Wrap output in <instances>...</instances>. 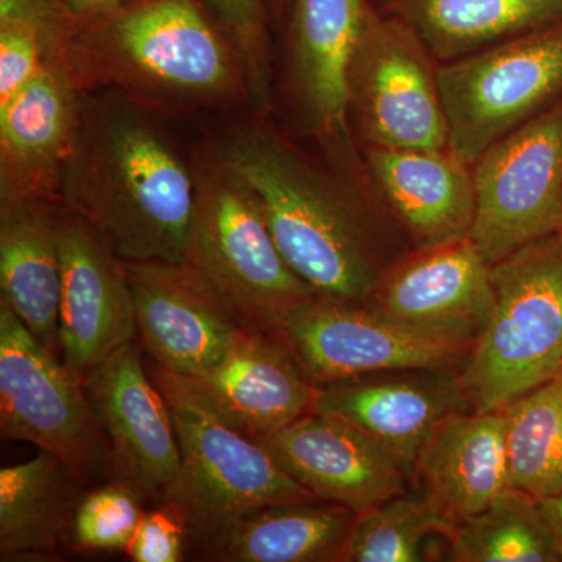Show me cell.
Masks as SVG:
<instances>
[{"label": "cell", "mask_w": 562, "mask_h": 562, "mask_svg": "<svg viewBox=\"0 0 562 562\" xmlns=\"http://www.w3.org/2000/svg\"><path fill=\"white\" fill-rule=\"evenodd\" d=\"M449 527L422 492H405L357 514L341 562H419L435 535L449 536Z\"/></svg>", "instance_id": "f546056e"}, {"label": "cell", "mask_w": 562, "mask_h": 562, "mask_svg": "<svg viewBox=\"0 0 562 562\" xmlns=\"http://www.w3.org/2000/svg\"><path fill=\"white\" fill-rule=\"evenodd\" d=\"M449 149L473 166L562 95V24L465 55L436 72Z\"/></svg>", "instance_id": "52a82bcc"}, {"label": "cell", "mask_w": 562, "mask_h": 562, "mask_svg": "<svg viewBox=\"0 0 562 562\" xmlns=\"http://www.w3.org/2000/svg\"><path fill=\"white\" fill-rule=\"evenodd\" d=\"M490 319L460 369L469 412H498L562 373V232L492 265Z\"/></svg>", "instance_id": "5b68a950"}, {"label": "cell", "mask_w": 562, "mask_h": 562, "mask_svg": "<svg viewBox=\"0 0 562 562\" xmlns=\"http://www.w3.org/2000/svg\"><path fill=\"white\" fill-rule=\"evenodd\" d=\"M471 239L495 265L562 232V95L476 160Z\"/></svg>", "instance_id": "9c48e42d"}, {"label": "cell", "mask_w": 562, "mask_h": 562, "mask_svg": "<svg viewBox=\"0 0 562 562\" xmlns=\"http://www.w3.org/2000/svg\"><path fill=\"white\" fill-rule=\"evenodd\" d=\"M158 114L116 90L81 92L58 201L122 261H187L195 177Z\"/></svg>", "instance_id": "6da1fadb"}, {"label": "cell", "mask_w": 562, "mask_h": 562, "mask_svg": "<svg viewBox=\"0 0 562 562\" xmlns=\"http://www.w3.org/2000/svg\"><path fill=\"white\" fill-rule=\"evenodd\" d=\"M69 63L81 92L116 90L157 114L250 102L238 52L195 0H144L85 22Z\"/></svg>", "instance_id": "7a4b0ae2"}, {"label": "cell", "mask_w": 562, "mask_h": 562, "mask_svg": "<svg viewBox=\"0 0 562 562\" xmlns=\"http://www.w3.org/2000/svg\"><path fill=\"white\" fill-rule=\"evenodd\" d=\"M66 7L79 24L109 16L125 5V0H65Z\"/></svg>", "instance_id": "836d02e7"}, {"label": "cell", "mask_w": 562, "mask_h": 562, "mask_svg": "<svg viewBox=\"0 0 562 562\" xmlns=\"http://www.w3.org/2000/svg\"><path fill=\"white\" fill-rule=\"evenodd\" d=\"M539 503H541V508L543 514H546L547 520L552 525L562 552V492L560 495H557V497Z\"/></svg>", "instance_id": "e575fe53"}, {"label": "cell", "mask_w": 562, "mask_h": 562, "mask_svg": "<svg viewBox=\"0 0 562 562\" xmlns=\"http://www.w3.org/2000/svg\"><path fill=\"white\" fill-rule=\"evenodd\" d=\"M60 202L0 201V301L60 351Z\"/></svg>", "instance_id": "7402d4cb"}, {"label": "cell", "mask_w": 562, "mask_h": 562, "mask_svg": "<svg viewBox=\"0 0 562 562\" xmlns=\"http://www.w3.org/2000/svg\"><path fill=\"white\" fill-rule=\"evenodd\" d=\"M124 268L140 342L162 371H210L250 330L188 262L124 261Z\"/></svg>", "instance_id": "8fae6325"}, {"label": "cell", "mask_w": 562, "mask_h": 562, "mask_svg": "<svg viewBox=\"0 0 562 562\" xmlns=\"http://www.w3.org/2000/svg\"><path fill=\"white\" fill-rule=\"evenodd\" d=\"M361 92L366 131L380 149L443 150L449 127L419 47L395 29L369 32L366 22Z\"/></svg>", "instance_id": "d6986e66"}, {"label": "cell", "mask_w": 562, "mask_h": 562, "mask_svg": "<svg viewBox=\"0 0 562 562\" xmlns=\"http://www.w3.org/2000/svg\"><path fill=\"white\" fill-rule=\"evenodd\" d=\"M150 375L168 398L180 443L179 472L161 501L184 513L199 549L254 509L316 498L257 439L216 419L157 369Z\"/></svg>", "instance_id": "8992f818"}, {"label": "cell", "mask_w": 562, "mask_h": 562, "mask_svg": "<svg viewBox=\"0 0 562 562\" xmlns=\"http://www.w3.org/2000/svg\"><path fill=\"white\" fill-rule=\"evenodd\" d=\"M412 480L452 530L482 513L509 487L502 409L446 417L417 454Z\"/></svg>", "instance_id": "ffe728a7"}, {"label": "cell", "mask_w": 562, "mask_h": 562, "mask_svg": "<svg viewBox=\"0 0 562 562\" xmlns=\"http://www.w3.org/2000/svg\"><path fill=\"white\" fill-rule=\"evenodd\" d=\"M79 25L65 0H0V102L49 58H69Z\"/></svg>", "instance_id": "f1b7e54d"}, {"label": "cell", "mask_w": 562, "mask_h": 562, "mask_svg": "<svg viewBox=\"0 0 562 562\" xmlns=\"http://www.w3.org/2000/svg\"><path fill=\"white\" fill-rule=\"evenodd\" d=\"M509 487L549 501L562 492V373L502 408Z\"/></svg>", "instance_id": "83f0119b"}, {"label": "cell", "mask_w": 562, "mask_h": 562, "mask_svg": "<svg viewBox=\"0 0 562 562\" xmlns=\"http://www.w3.org/2000/svg\"><path fill=\"white\" fill-rule=\"evenodd\" d=\"M87 475L40 450L0 471V561H57Z\"/></svg>", "instance_id": "cb8c5ba5"}, {"label": "cell", "mask_w": 562, "mask_h": 562, "mask_svg": "<svg viewBox=\"0 0 562 562\" xmlns=\"http://www.w3.org/2000/svg\"><path fill=\"white\" fill-rule=\"evenodd\" d=\"M190 541V524L184 513L173 503L161 501L155 508L144 509L124 553L133 562H180Z\"/></svg>", "instance_id": "d6a6232c"}, {"label": "cell", "mask_w": 562, "mask_h": 562, "mask_svg": "<svg viewBox=\"0 0 562 562\" xmlns=\"http://www.w3.org/2000/svg\"><path fill=\"white\" fill-rule=\"evenodd\" d=\"M81 91L69 58H49L0 102V201H58L80 121Z\"/></svg>", "instance_id": "e0dca14e"}, {"label": "cell", "mask_w": 562, "mask_h": 562, "mask_svg": "<svg viewBox=\"0 0 562 562\" xmlns=\"http://www.w3.org/2000/svg\"><path fill=\"white\" fill-rule=\"evenodd\" d=\"M0 436L29 442L70 468L114 475L109 438L83 380L0 301Z\"/></svg>", "instance_id": "ba28073f"}, {"label": "cell", "mask_w": 562, "mask_h": 562, "mask_svg": "<svg viewBox=\"0 0 562 562\" xmlns=\"http://www.w3.org/2000/svg\"><path fill=\"white\" fill-rule=\"evenodd\" d=\"M277 336L317 387L405 369L460 371L471 350L403 327L368 303L317 294L288 314Z\"/></svg>", "instance_id": "30bf717a"}, {"label": "cell", "mask_w": 562, "mask_h": 562, "mask_svg": "<svg viewBox=\"0 0 562 562\" xmlns=\"http://www.w3.org/2000/svg\"><path fill=\"white\" fill-rule=\"evenodd\" d=\"M416 21L430 49L453 58L505 36L562 24V0H419Z\"/></svg>", "instance_id": "484cf974"}, {"label": "cell", "mask_w": 562, "mask_h": 562, "mask_svg": "<svg viewBox=\"0 0 562 562\" xmlns=\"http://www.w3.org/2000/svg\"><path fill=\"white\" fill-rule=\"evenodd\" d=\"M136 341L83 375V386L109 438L114 475L160 502L180 468L171 406L143 364Z\"/></svg>", "instance_id": "7c38bea8"}, {"label": "cell", "mask_w": 562, "mask_h": 562, "mask_svg": "<svg viewBox=\"0 0 562 562\" xmlns=\"http://www.w3.org/2000/svg\"><path fill=\"white\" fill-rule=\"evenodd\" d=\"M216 150L257 192L292 271L317 295L371 299L391 268L360 202L258 122L233 128Z\"/></svg>", "instance_id": "3957f363"}, {"label": "cell", "mask_w": 562, "mask_h": 562, "mask_svg": "<svg viewBox=\"0 0 562 562\" xmlns=\"http://www.w3.org/2000/svg\"><path fill=\"white\" fill-rule=\"evenodd\" d=\"M61 360L85 373L135 341V302L124 261L79 214L61 205Z\"/></svg>", "instance_id": "5bb4252c"}, {"label": "cell", "mask_w": 562, "mask_h": 562, "mask_svg": "<svg viewBox=\"0 0 562 562\" xmlns=\"http://www.w3.org/2000/svg\"><path fill=\"white\" fill-rule=\"evenodd\" d=\"M457 412H469V405L453 369H405L317 387L313 409L360 428L409 476L431 432Z\"/></svg>", "instance_id": "ac0fdd59"}, {"label": "cell", "mask_w": 562, "mask_h": 562, "mask_svg": "<svg viewBox=\"0 0 562 562\" xmlns=\"http://www.w3.org/2000/svg\"><path fill=\"white\" fill-rule=\"evenodd\" d=\"M203 409L249 438H261L313 413L314 386L279 336L246 330L210 371L179 376L154 366Z\"/></svg>", "instance_id": "9a60e30c"}, {"label": "cell", "mask_w": 562, "mask_h": 562, "mask_svg": "<svg viewBox=\"0 0 562 562\" xmlns=\"http://www.w3.org/2000/svg\"><path fill=\"white\" fill-rule=\"evenodd\" d=\"M364 0H295L291 57L295 87L314 131L347 136L351 76L366 29Z\"/></svg>", "instance_id": "44dd1931"}, {"label": "cell", "mask_w": 562, "mask_h": 562, "mask_svg": "<svg viewBox=\"0 0 562 562\" xmlns=\"http://www.w3.org/2000/svg\"><path fill=\"white\" fill-rule=\"evenodd\" d=\"M257 441L319 501L357 514L408 492L412 476L379 442L349 422L310 413Z\"/></svg>", "instance_id": "2e32d148"}, {"label": "cell", "mask_w": 562, "mask_h": 562, "mask_svg": "<svg viewBox=\"0 0 562 562\" xmlns=\"http://www.w3.org/2000/svg\"><path fill=\"white\" fill-rule=\"evenodd\" d=\"M357 513L338 503H273L244 514L201 549L209 561L338 562Z\"/></svg>", "instance_id": "d4e9b609"}, {"label": "cell", "mask_w": 562, "mask_h": 562, "mask_svg": "<svg viewBox=\"0 0 562 562\" xmlns=\"http://www.w3.org/2000/svg\"><path fill=\"white\" fill-rule=\"evenodd\" d=\"M143 492L122 476L85 491L77 505L68 547L77 553L125 552L140 516Z\"/></svg>", "instance_id": "4dcf8cb0"}, {"label": "cell", "mask_w": 562, "mask_h": 562, "mask_svg": "<svg viewBox=\"0 0 562 562\" xmlns=\"http://www.w3.org/2000/svg\"><path fill=\"white\" fill-rule=\"evenodd\" d=\"M195 209L187 261L250 330L279 335L292 310L316 292L277 246L260 198L217 150L192 161Z\"/></svg>", "instance_id": "277c9868"}, {"label": "cell", "mask_w": 562, "mask_h": 562, "mask_svg": "<svg viewBox=\"0 0 562 562\" xmlns=\"http://www.w3.org/2000/svg\"><path fill=\"white\" fill-rule=\"evenodd\" d=\"M449 560L454 562H562V552L541 503L506 487L471 519L453 528Z\"/></svg>", "instance_id": "4316f807"}, {"label": "cell", "mask_w": 562, "mask_h": 562, "mask_svg": "<svg viewBox=\"0 0 562 562\" xmlns=\"http://www.w3.org/2000/svg\"><path fill=\"white\" fill-rule=\"evenodd\" d=\"M372 171L419 249L471 235L475 183L468 165L449 150L375 147Z\"/></svg>", "instance_id": "603a6c76"}, {"label": "cell", "mask_w": 562, "mask_h": 562, "mask_svg": "<svg viewBox=\"0 0 562 562\" xmlns=\"http://www.w3.org/2000/svg\"><path fill=\"white\" fill-rule=\"evenodd\" d=\"M491 269L465 236L394 266L364 303L422 335L472 347L494 303Z\"/></svg>", "instance_id": "4fadbf2b"}, {"label": "cell", "mask_w": 562, "mask_h": 562, "mask_svg": "<svg viewBox=\"0 0 562 562\" xmlns=\"http://www.w3.org/2000/svg\"><path fill=\"white\" fill-rule=\"evenodd\" d=\"M222 31L227 33L249 85L250 103L266 111L271 101V61L262 0H209Z\"/></svg>", "instance_id": "1f68e13d"}]
</instances>
